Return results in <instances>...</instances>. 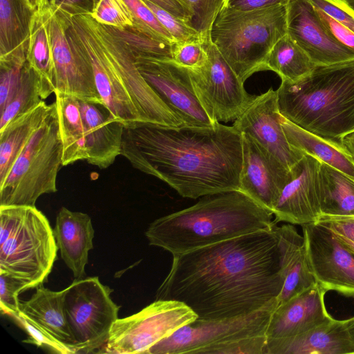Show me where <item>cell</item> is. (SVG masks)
Instances as JSON below:
<instances>
[{
  "mask_svg": "<svg viewBox=\"0 0 354 354\" xmlns=\"http://www.w3.org/2000/svg\"><path fill=\"white\" fill-rule=\"evenodd\" d=\"M277 226L173 255L156 299L182 302L205 319L244 315L277 302L284 277Z\"/></svg>",
  "mask_w": 354,
  "mask_h": 354,
  "instance_id": "cell-1",
  "label": "cell"
},
{
  "mask_svg": "<svg viewBox=\"0 0 354 354\" xmlns=\"http://www.w3.org/2000/svg\"><path fill=\"white\" fill-rule=\"evenodd\" d=\"M121 155L184 198L239 191L243 136L233 126L124 127Z\"/></svg>",
  "mask_w": 354,
  "mask_h": 354,
  "instance_id": "cell-2",
  "label": "cell"
},
{
  "mask_svg": "<svg viewBox=\"0 0 354 354\" xmlns=\"http://www.w3.org/2000/svg\"><path fill=\"white\" fill-rule=\"evenodd\" d=\"M68 19L67 35L89 59L102 103L124 127L185 125L142 77L122 39L89 14Z\"/></svg>",
  "mask_w": 354,
  "mask_h": 354,
  "instance_id": "cell-3",
  "label": "cell"
},
{
  "mask_svg": "<svg viewBox=\"0 0 354 354\" xmlns=\"http://www.w3.org/2000/svg\"><path fill=\"white\" fill-rule=\"evenodd\" d=\"M272 213L241 191L208 195L160 217L145 232L150 245L181 254L246 234L271 230Z\"/></svg>",
  "mask_w": 354,
  "mask_h": 354,
  "instance_id": "cell-4",
  "label": "cell"
},
{
  "mask_svg": "<svg viewBox=\"0 0 354 354\" xmlns=\"http://www.w3.org/2000/svg\"><path fill=\"white\" fill-rule=\"evenodd\" d=\"M280 114L325 139H339L354 131V58L316 65L304 78L281 81L276 90Z\"/></svg>",
  "mask_w": 354,
  "mask_h": 354,
  "instance_id": "cell-5",
  "label": "cell"
},
{
  "mask_svg": "<svg viewBox=\"0 0 354 354\" xmlns=\"http://www.w3.org/2000/svg\"><path fill=\"white\" fill-rule=\"evenodd\" d=\"M58 246L46 216L35 206H0V271L27 290L47 280Z\"/></svg>",
  "mask_w": 354,
  "mask_h": 354,
  "instance_id": "cell-6",
  "label": "cell"
},
{
  "mask_svg": "<svg viewBox=\"0 0 354 354\" xmlns=\"http://www.w3.org/2000/svg\"><path fill=\"white\" fill-rule=\"evenodd\" d=\"M286 34V5H280L250 11L223 8L211 27L209 37L245 82L262 71L268 53Z\"/></svg>",
  "mask_w": 354,
  "mask_h": 354,
  "instance_id": "cell-7",
  "label": "cell"
},
{
  "mask_svg": "<svg viewBox=\"0 0 354 354\" xmlns=\"http://www.w3.org/2000/svg\"><path fill=\"white\" fill-rule=\"evenodd\" d=\"M277 302L244 315L197 318L153 346L147 354H266V330Z\"/></svg>",
  "mask_w": 354,
  "mask_h": 354,
  "instance_id": "cell-8",
  "label": "cell"
},
{
  "mask_svg": "<svg viewBox=\"0 0 354 354\" xmlns=\"http://www.w3.org/2000/svg\"><path fill=\"white\" fill-rule=\"evenodd\" d=\"M63 145L56 102L0 183V206H35L44 194L57 192Z\"/></svg>",
  "mask_w": 354,
  "mask_h": 354,
  "instance_id": "cell-9",
  "label": "cell"
},
{
  "mask_svg": "<svg viewBox=\"0 0 354 354\" xmlns=\"http://www.w3.org/2000/svg\"><path fill=\"white\" fill-rule=\"evenodd\" d=\"M65 317L73 338L75 353H103L120 306L112 290L97 277L75 279L63 290Z\"/></svg>",
  "mask_w": 354,
  "mask_h": 354,
  "instance_id": "cell-10",
  "label": "cell"
},
{
  "mask_svg": "<svg viewBox=\"0 0 354 354\" xmlns=\"http://www.w3.org/2000/svg\"><path fill=\"white\" fill-rule=\"evenodd\" d=\"M197 318L182 302L156 299L138 313L114 322L103 353L147 354L153 346Z\"/></svg>",
  "mask_w": 354,
  "mask_h": 354,
  "instance_id": "cell-11",
  "label": "cell"
},
{
  "mask_svg": "<svg viewBox=\"0 0 354 354\" xmlns=\"http://www.w3.org/2000/svg\"><path fill=\"white\" fill-rule=\"evenodd\" d=\"M204 44L208 62L202 68L189 71L194 90L209 115L219 122L236 120L255 97L212 42L209 34Z\"/></svg>",
  "mask_w": 354,
  "mask_h": 354,
  "instance_id": "cell-12",
  "label": "cell"
},
{
  "mask_svg": "<svg viewBox=\"0 0 354 354\" xmlns=\"http://www.w3.org/2000/svg\"><path fill=\"white\" fill-rule=\"evenodd\" d=\"M135 59L142 77L185 125L209 127L218 122L198 97L187 68L171 59L141 56Z\"/></svg>",
  "mask_w": 354,
  "mask_h": 354,
  "instance_id": "cell-13",
  "label": "cell"
},
{
  "mask_svg": "<svg viewBox=\"0 0 354 354\" xmlns=\"http://www.w3.org/2000/svg\"><path fill=\"white\" fill-rule=\"evenodd\" d=\"M302 227L308 264L317 283L354 297V253L328 228L317 223Z\"/></svg>",
  "mask_w": 354,
  "mask_h": 354,
  "instance_id": "cell-14",
  "label": "cell"
},
{
  "mask_svg": "<svg viewBox=\"0 0 354 354\" xmlns=\"http://www.w3.org/2000/svg\"><path fill=\"white\" fill-rule=\"evenodd\" d=\"M68 26L67 16L53 9L50 32L55 68V95L102 103L91 62L84 52L68 38Z\"/></svg>",
  "mask_w": 354,
  "mask_h": 354,
  "instance_id": "cell-15",
  "label": "cell"
},
{
  "mask_svg": "<svg viewBox=\"0 0 354 354\" xmlns=\"http://www.w3.org/2000/svg\"><path fill=\"white\" fill-rule=\"evenodd\" d=\"M281 117L276 91L270 88L266 93L255 96L232 126L240 133L252 138L268 153L291 170L304 153L292 147L288 142Z\"/></svg>",
  "mask_w": 354,
  "mask_h": 354,
  "instance_id": "cell-16",
  "label": "cell"
},
{
  "mask_svg": "<svg viewBox=\"0 0 354 354\" xmlns=\"http://www.w3.org/2000/svg\"><path fill=\"white\" fill-rule=\"evenodd\" d=\"M286 22L287 34L315 65H329L354 58V52L331 37L309 0H288Z\"/></svg>",
  "mask_w": 354,
  "mask_h": 354,
  "instance_id": "cell-17",
  "label": "cell"
},
{
  "mask_svg": "<svg viewBox=\"0 0 354 354\" xmlns=\"http://www.w3.org/2000/svg\"><path fill=\"white\" fill-rule=\"evenodd\" d=\"M321 161L304 153L291 169V177L283 188L272 214L274 222L301 226L317 223L320 217L318 172Z\"/></svg>",
  "mask_w": 354,
  "mask_h": 354,
  "instance_id": "cell-18",
  "label": "cell"
},
{
  "mask_svg": "<svg viewBox=\"0 0 354 354\" xmlns=\"http://www.w3.org/2000/svg\"><path fill=\"white\" fill-rule=\"evenodd\" d=\"M241 133L243 162L239 191L272 213L283 188L291 177V170L250 136Z\"/></svg>",
  "mask_w": 354,
  "mask_h": 354,
  "instance_id": "cell-19",
  "label": "cell"
},
{
  "mask_svg": "<svg viewBox=\"0 0 354 354\" xmlns=\"http://www.w3.org/2000/svg\"><path fill=\"white\" fill-rule=\"evenodd\" d=\"M326 292L316 283L278 306L270 319L267 338L295 336L330 319L333 317L328 313L324 302Z\"/></svg>",
  "mask_w": 354,
  "mask_h": 354,
  "instance_id": "cell-20",
  "label": "cell"
},
{
  "mask_svg": "<svg viewBox=\"0 0 354 354\" xmlns=\"http://www.w3.org/2000/svg\"><path fill=\"white\" fill-rule=\"evenodd\" d=\"M79 100L86 133V161L106 169L121 155L124 126L103 103Z\"/></svg>",
  "mask_w": 354,
  "mask_h": 354,
  "instance_id": "cell-21",
  "label": "cell"
},
{
  "mask_svg": "<svg viewBox=\"0 0 354 354\" xmlns=\"http://www.w3.org/2000/svg\"><path fill=\"white\" fill-rule=\"evenodd\" d=\"M266 354H344L354 353V342L343 320L332 317L295 336L267 338Z\"/></svg>",
  "mask_w": 354,
  "mask_h": 354,
  "instance_id": "cell-22",
  "label": "cell"
},
{
  "mask_svg": "<svg viewBox=\"0 0 354 354\" xmlns=\"http://www.w3.org/2000/svg\"><path fill=\"white\" fill-rule=\"evenodd\" d=\"M61 257L75 279L85 276L88 252L93 248L94 229L89 215L62 207L53 230Z\"/></svg>",
  "mask_w": 354,
  "mask_h": 354,
  "instance_id": "cell-23",
  "label": "cell"
},
{
  "mask_svg": "<svg viewBox=\"0 0 354 354\" xmlns=\"http://www.w3.org/2000/svg\"><path fill=\"white\" fill-rule=\"evenodd\" d=\"M277 231L284 277L278 306L317 282L308 264L303 235L290 223L277 225Z\"/></svg>",
  "mask_w": 354,
  "mask_h": 354,
  "instance_id": "cell-24",
  "label": "cell"
},
{
  "mask_svg": "<svg viewBox=\"0 0 354 354\" xmlns=\"http://www.w3.org/2000/svg\"><path fill=\"white\" fill-rule=\"evenodd\" d=\"M64 291H53L42 285L30 299L20 301L19 315L49 337L69 346L74 352L73 338L63 306Z\"/></svg>",
  "mask_w": 354,
  "mask_h": 354,
  "instance_id": "cell-25",
  "label": "cell"
},
{
  "mask_svg": "<svg viewBox=\"0 0 354 354\" xmlns=\"http://www.w3.org/2000/svg\"><path fill=\"white\" fill-rule=\"evenodd\" d=\"M52 10L48 4L32 13L26 55L27 63L38 77L43 100L55 91V68L50 32Z\"/></svg>",
  "mask_w": 354,
  "mask_h": 354,
  "instance_id": "cell-26",
  "label": "cell"
},
{
  "mask_svg": "<svg viewBox=\"0 0 354 354\" xmlns=\"http://www.w3.org/2000/svg\"><path fill=\"white\" fill-rule=\"evenodd\" d=\"M53 106L42 100L37 106L10 120L0 129V183L15 160L41 126Z\"/></svg>",
  "mask_w": 354,
  "mask_h": 354,
  "instance_id": "cell-27",
  "label": "cell"
},
{
  "mask_svg": "<svg viewBox=\"0 0 354 354\" xmlns=\"http://www.w3.org/2000/svg\"><path fill=\"white\" fill-rule=\"evenodd\" d=\"M281 123L292 147L317 158L354 179V162L339 143L312 133L282 115Z\"/></svg>",
  "mask_w": 354,
  "mask_h": 354,
  "instance_id": "cell-28",
  "label": "cell"
},
{
  "mask_svg": "<svg viewBox=\"0 0 354 354\" xmlns=\"http://www.w3.org/2000/svg\"><path fill=\"white\" fill-rule=\"evenodd\" d=\"M32 15L22 0H0V59H26Z\"/></svg>",
  "mask_w": 354,
  "mask_h": 354,
  "instance_id": "cell-29",
  "label": "cell"
},
{
  "mask_svg": "<svg viewBox=\"0 0 354 354\" xmlns=\"http://www.w3.org/2000/svg\"><path fill=\"white\" fill-rule=\"evenodd\" d=\"M318 197L320 217H354V179L322 162Z\"/></svg>",
  "mask_w": 354,
  "mask_h": 354,
  "instance_id": "cell-30",
  "label": "cell"
},
{
  "mask_svg": "<svg viewBox=\"0 0 354 354\" xmlns=\"http://www.w3.org/2000/svg\"><path fill=\"white\" fill-rule=\"evenodd\" d=\"M59 133L63 145L62 166L87 160L86 140L80 100L55 95Z\"/></svg>",
  "mask_w": 354,
  "mask_h": 354,
  "instance_id": "cell-31",
  "label": "cell"
},
{
  "mask_svg": "<svg viewBox=\"0 0 354 354\" xmlns=\"http://www.w3.org/2000/svg\"><path fill=\"white\" fill-rule=\"evenodd\" d=\"M315 66L301 47L286 34L268 53L262 71H272L281 81L294 82L310 73Z\"/></svg>",
  "mask_w": 354,
  "mask_h": 354,
  "instance_id": "cell-32",
  "label": "cell"
},
{
  "mask_svg": "<svg viewBox=\"0 0 354 354\" xmlns=\"http://www.w3.org/2000/svg\"><path fill=\"white\" fill-rule=\"evenodd\" d=\"M42 100L38 77L26 62L15 91L6 107L0 111V129L15 117L37 106Z\"/></svg>",
  "mask_w": 354,
  "mask_h": 354,
  "instance_id": "cell-33",
  "label": "cell"
},
{
  "mask_svg": "<svg viewBox=\"0 0 354 354\" xmlns=\"http://www.w3.org/2000/svg\"><path fill=\"white\" fill-rule=\"evenodd\" d=\"M106 26L129 47L136 57L171 59V44L158 39L138 26Z\"/></svg>",
  "mask_w": 354,
  "mask_h": 354,
  "instance_id": "cell-34",
  "label": "cell"
},
{
  "mask_svg": "<svg viewBox=\"0 0 354 354\" xmlns=\"http://www.w3.org/2000/svg\"><path fill=\"white\" fill-rule=\"evenodd\" d=\"M204 37L205 35H201L197 38L171 44V59L189 71L203 68L209 59Z\"/></svg>",
  "mask_w": 354,
  "mask_h": 354,
  "instance_id": "cell-35",
  "label": "cell"
},
{
  "mask_svg": "<svg viewBox=\"0 0 354 354\" xmlns=\"http://www.w3.org/2000/svg\"><path fill=\"white\" fill-rule=\"evenodd\" d=\"M91 15L102 25L124 28L134 24L133 15L123 0H100Z\"/></svg>",
  "mask_w": 354,
  "mask_h": 354,
  "instance_id": "cell-36",
  "label": "cell"
},
{
  "mask_svg": "<svg viewBox=\"0 0 354 354\" xmlns=\"http://www.w3.org/2000/svg\"><path fill=\"white\" fill-rule=\"evenodd\" d=\"M129 8L134 26H138L153 36L170 44L175 42L172 36L160 23L153 12L142 0H123Z\"/></svg>",
  "mask_w": 354,
  "mask_h": 354,
  "instance_id": "cell-37",
  "label": "cell"
},
{
  "mask_svg": "<svg viewBox=\"0 0 354 354\" xmlns=\"http://www.w3.org/2000/svg\"><path fill=\"white\" fill-rule=\"evenodd\" d=\"M193 11L191 26L201 35L209 34L211 27L226 0H187Z\"/></svg>",
  "mask_w": 354,
  "mask_h": 354,
  "instance_id": "cell-38",
  "label": "cell"
},
{
  "mask_svg": "<svg viewBox=\"0 0 354 354\" xmlns=\"http://www.w3.org/2000/svg\"><path fill=\"white\" fill-rule=\"evenodd\" d=\"M175 41L194 39L201 35L192 26L149 0H142Z\"/></svg>",
  "mask_w": 354,
  "mask_h": 354,
  "instance_id": "cell-39",
  "label": "cell"
},
{
  "mask_svg": "<svg viewBox=\"0 0 354 354\" xmlns=\"http://www.w3.org/2000/svg\"><path fill=\"white\" fill-rule=\"evenodd\" d=\"M26 62V59H0V111L15 91Z\"/></svg>",
  "mask_w": 354,
  "mask_h": 354,
  "instance_id": "cell-40",
  "label": "cell"
},
{
  "mask_svg": "<svg viewBox=\"0 0 354 354\" xmlns=\"http://www.w3.org/2000/svg\"><path fill=\"white\" fill-rule=\"evenodd\" d=\"M27 290L24 282L0 271V307L3 314L14 317L19 314L20 301L18 296Z\"/></svg>",
  "mask_w": 354,
  "mask_h": 354,
  "instance_id": "cell-41",
  "label": "cell"
},
{
  "mask_svg": "<svg viewBox=\"0 0 354 354\" xmlns=\"http://www.w3.org/2000/svg\"><path fill=\"white\" fill-rule=\"evenodd\" d=\"M12 318L24 328L28 335V339L24 340V342L35 344L56 353H74L69 346L49 337L19 314L12 317Z\"/></svg>",
  "mask_w": 354,
  "mask_h": 354,
  "instance_id": "cell-42",
  "label": "cell"
},
{
  "mask_svg": "<svg viewBox=\"0 0 354 354\" xmlns=\"http://www.w3.org/2000/svg\"><path fill=\"white\" fill-rule=\"evenodd\" d=\"M309 1L354 32V12L339 0Z\"/></svg>",
  "mask_w": 354,
  "mask_h": 354,
  "instance_id": "cell-43",
  "label": "cell"
},
{
  "mask_svg": "<svg viewBox=\"0 0 354 354\" xmlns=\"http://www.w3.org/2000/svg\"><path fill=\"white\" fill-rule=\"evenodd\" d=\"M315 8L321 21L331 37L337 42L354 52V32L319 8L315 6Z\"/></svg>",
  "mask_w": 354,
  "mask_h": 354,
  "instance_id": "cell-44",
  "label": "cell"
},
{
  "mask_svg": "<svg viewBox=\"0 0 354 354\" xmlns=\"http://www.w3.org/2000/svg\"><path fill=\"white\" fill-rule=\"evenodd\" d=\"M99 1L100 0H49L53 9L69 16L91 15Z\"/></svg>",
  "mask_w": 354,
  "mask_h": 354,
  "instance_id": "cell-45",
  "label": "cell"
},
{
  "mask_svg": "<svg viewBox=\"0 0 354 354\" xmlns=\"http://www.w3.org/2000/svg\"><path fill=\"white\" fill-rule=\"evenodd\" d=\"M317 223L354 242V217H319Z\"/></svg>",
  "mask_w": 354,
  "mask_h": 354,
  "instance_id": "cell-46",
  "label": "cell"
},
{
  "mask_svg": "<svg viewBox=\"0 0 354 354\" xmlns=\"http://www.w3.org/2000/svg\"><path fill=\"white\" fill-rule=\"evenodd\" d=\"M191 26L193 11L187 0H149Z\"/></svg>",
  "mask_w": 354,
  "mask_h": 354,
  "instance_id": "cell-47",
  "label": "cell"
},
{
  "mask_svg": "<svg viewBox=\"0 0 354 354\" xmlns=\"http://www.w3.org/2000/svg\"><path fill=\"white\" fill-rule=\"evenodd\" d=\"M288 0H226L223 8L238 10L250 11L272 6L284 5Z\"/></svg>",
  "mask_w": 354,
  "mask_h": 354,
  "instance_id": "cell-48",
  "label": "cell"
},
{
  "mask_svg": "<svg viewBox=\"0 0 354 354\" xmlns=\"http://www.w3.org/2000/svg\"><path fill=\"white\" fill-rule=\"evenodd\" d=\"M339 144L354 162V131L342 137Z\"/></svg>",
  "mask_w": 354,
  "mask_h": 354,
  "instance_id": "cell-49",
  "label": "cell"
},
{
  "mask_svg": "<svg viewBox=\"0 0 354 354\" xmlns=\"http://www.w3.org/2000/svg\"><path fill=\"white\" fill-rule=\"evenodd\" d=\"M28 8L33 13L50 4L49 0H22Z\"/></svg>",
  "mask_w": 354,
  "mask_h": 354,
  "instance_id": "cell-50",
  "label": "cell"
},
{
  "mask_svg": "<svg viewBox=\"0 0 354 354\" xmlns=\"http://www.w3.org/2000/svg\"><path fill=\"white\" fill-rule=\"evenodd\" d=\"M351 339L354 342V316L343 320Z\"/></svg>",
  "mask_w": 354,
  "mask_h": 354,
  "instance_id": "cell-51",
  "label": "cell"
},
{
  "mask_svg": "<svg viewBox=\"0 0 354 354\" xmlns=\"http://www.w3.org/2000/svg\"><path fill=\"white\" fill-rule=\"evenodd\" d=\"M331 231V230H330ZM335 234V233H334ZM337 238L351 252L354 253V242L349 240L348 239L339 236L338 234H335Z\"/></svg>",
  "mask_w": 354,
  "mask_h": 354,
  "instance_id": "cell-52",
  "label": "cell"
},
{
  "mask_svg": "<svg viewBox=\"0 0 354 354\" xmlns=\"http://www.w3.org/2000/svg\"><path fill=\"white\" fill-rule=\"evenodd\" d=\"M354 12V0H339Z\"/></svg>",
  "mask_w": 354,
  "mask_h": 354,
  "instance_id": "cell-53",
  "label": "cell"
}]
</instances>
